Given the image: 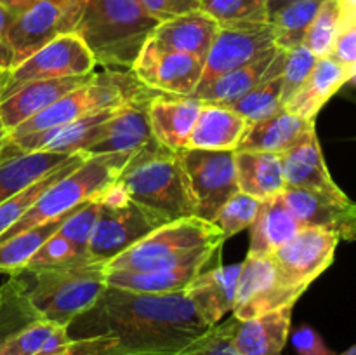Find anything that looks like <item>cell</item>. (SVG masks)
Instances as JSON below:
<instances>
[{
	"mask_svg": "<svg viewBox=\"0 0 356 355\" xmlns=\"http://www.w3.org/2000/svg\"><path fill=\"white\" fill-rule=\"evenodd\" d=\"M211 329L186 292L148 294L111 285L68 326L73 355H184Z\"/></svg>",
	"mask_w": 356,
	"mask_h": 355,
	"instance_id": "6da1fadb",
	"label": "cell"
},
{
	"mask_svg": "<svg viewBox=\"0 0 356 355\" xmlns=\"http://www.w3.org/2000/svg\"><path fill=\"white\" fill-rule=\"evenodd\" d=\"M159 21L141 0H87L73 33L104 68L131 70Z\"/></svg>",
	"mask_w": 356,
	"mask_h": 355,
	"instance_id": "7a4b0ae2",
	"label": "cell"
},
{
	"mask_svg": "<svg viewBox=\"0 0 356 355\" xmlns=\"http://www.w3.org/2000/svg\"><path fill=\"white\" fill-rule=\"evenodd\" d=\"M118 181L131 200L167 223L197 216V204L179 152L165 148L156 139L132 153Z\"/></svg>",
	"mask_w": 356,
	"mask_h": 355,
	"instance_id": "3957f363",
	"label": "cell"
},
{
	"mask_svg": "<svg viewBox=\"0 0 356 355\" xmlns=\"http://www.w3.org/2000/svg\"><path fill=\"white\" fill-rule=\"evenodd\" d=\"M221 230L205 219L184 218L162 225L117 258L108 261L110 271H143L209 263L221 251Z\"/></svg>",
	"mask_w": 356,
	"mask_h": 355,
	"instance_id": "277c9868",
	"label": "cell"
},
{
	"mask_svg": "<svg viewBox=\"0 0 356 355\" xmlns=\"http://www.w3.org/2000/svg\"><path fill=\"white\" fill-rule=\"evenodd\" d=\"M21 274H30L33 278L31 284L26 282L28 296L42 319L63 327L94 306L108 287V263L90 258L66 267Z\"/></svg>",
	"mask_w": 356,
	"mask_h": 355,
	"instance_id": "5b68a950",
	"label": "cell"
},
{
	"mask_svg": "<svg viewBox=\"0 0 356 355\" xmlns=\"http://www.w3.org/2000/svg\"><path fill=\"white\" fill-rule=\"evenodd\" d=\"M131 153L87 157L75 171L56 181L38 197V200L0 237V242L28 228L66 214L86 202L99 198L101 194L120 176Z\"/></svg>",
	"mask_w": 356,
	"mask_h": 355,
	"instance_id": "8992f818",
	"label": "cell"
},
{
	"mask_svg": "<svg viewBox=\"0 0 356 355\" xmlns=\"http://www.w3.org/2000/svg\"><path fill=\"white\" fill-rule=\"evenodd\" d=\"M87 0H38L14 17L0 51V66L13 70L61 35L73 33Z\"/></svg>",
	"mask_w": 356,
	"mask_h": 355,
	"instance_id": "52a82bcc",
	"label": "cell"
},
{
	"mask_svg": "<svg viewBox=\"0 0 356 355\" xmlns=\"http://www.w3.org/2000/svg\"><path fill=\"white\" fill-rule=\"evenodd\" d=\"M179 155L197 204V218L214 223L226 200L238 191L235 152L184 148Z\"/></svg>",
	"mask_w": 356,
	"mask_h": 355,
	"instance_id": "ba28073f",
	"label": "cell"
},
{
	"mask_svg": "<svg viewBox=\"0 0 356 355\" xmlns=\"http://www.w3.org/2000/svg\"><path fill=\"white\" fill-rule=\"evenodd\" d=\"M305 292L306 289L294 287L282 281L271 256L247 254L242 261L233 317L245 320L285 306H294Z\"/></svg>",
	"mask_w": 356,
	"mask_h": 355,
	"instance_id": "9c48e42d",
	"label": "cell"
},
{
	"mask_svg": "<svg viewBox=\"0 0 356 355\" xmlns=\"http://www.w3.org/2000/svg\"><path fill=\"white\" fill-rule=\"evenodd\" d=\"M94 66L96 61L79 35H61L33 52L16 68L9 70L2 100L17 87L33 80L86 77L94 73Z\"/></svg>",
	"mask_w": 356,
	"mask_h": 355,
	"instance_id": "30bf717a",
	"label": "cell"
},
{
	"mask_svg": "<svg viewBox=\"0 0 356 355\" xmlns=\"http://www.w3.org/2000/svg\"><path fill=\"white\" fill-rule=\"evenodd\" d=\"M165 223V219L134 200L122 207L101 205L87 254L94 261L108 263Z\"/></svg>",
	"mask_w": 356,
	"mask_h": 355,
	"instance_id": "8fae6325",
	"label": "cell"
},
{
	"mask_svg": "<svg viewBox=\"0 0 356 355\" xmlns=\"http://www.w3.org/2000/svg\"><path fill=\"white\" fill-rule=\"evenodd\" d=\"M273 49H277V44L270 23L221 26L207 52L197 90L207 87L225 73L263 58Z\"/></svg>",
	"mask_w": 356,
	"mask_h": 355,
	"instance_id": "7c38bea8",
	"label": "cell"
},
{
	"mask_svg": "<svg viewBox=\"0 0 356 355\" xmlns=\"http://www.w3.org/2000/svg\"><path fill=\"white\" fill-rule=\"evenodd\" d=\"M204 59L176 52L148 40L132 65V72L148 89L170 96H193L204 73Z\"/></svg>",
	"mask_w": 356,
	"mask_h": 355,
	"instance_id": "4fadbf2b",
	"label": "cell"
},
{
	"mask_svg": "<svg viewBox=\"0 0 356 355\" xmlns=\"http://www.w3.org/2000/svg\"><path fill=\"white\" fill-rule=\"evenodd\" d=\"M339 237L318 228H302L273 258L282 281L294 287L308 289L332 265Z\"/></svg>",
	"mask_w": 356,
	"mask_h": 355,
	"instance_id": "5bb4252c",
	"label": "cell"
},
{
	"mask_svg": "<svg viewBox=\"0 0 356 355\" xmlns=\"http://www.w3.org/2000/svg\"><path fill=\"white\" fill-rule=\"evenodd\" d=\"M282 198L305 228L325 230L350 242L356 240V204L350 197L285 188Z\"/></svg>",
	"mask_w": 356,
	"mask_h": 355,
	"instance_id": "9a60e30c",
	"label": "cell"
},
{
	"mask_svg": "<svg viewBox=\"0 0 356 355\" xmlns=\"http://www.w3.org/2000/svg\"><path fill=\"white\" fill-rule=\"evenodd\" d=\"M160 94V93H159ZM156 96V94H155ZM155 96L143 97L122 106L110 120L104 122L96 143L83 150L86 157L110 155V153H136L152 143L153 132L149 127L148 106Z\"/></svg>",
	"mask_w": 356,
	"mask_h": 355,
	"instance_id": "2e32d148",
	"label": "cell"
},
{
	"mask_svg": "<svg viewBox=\"0 0 356 355\" xmlns=\"http://www.w3.org/2000/svg\"><path fill=\"white\" fill-rule=\"evenodd\" d=\"M292 308L275 310L252 319L229 317V340L240 355H282L291 336Z\"/></svg>",
	"mask_w": 356,
	"mask_h": 355,
	"instance_id": "e0dca14e",
	"label": "cell"
},
{
	"mask_svg": "<svg viewBox=\"0 0 356 355\" xmlns=\"http://www.w3.org/2000/svg\"><path fill=\"white\" fill-rule=\"evenodd\" d=\"M120 108L115 110H99L76 118L70 124L38 132V134L24 136V138L10 139L23 153L51 152L61 155H75L89 148L97 141L104 122L110 120Z\"/></svg>",
	"mask_w": 356,
	"mask_h": 355,
	"instance_id": "ac0fdd59",
	"label": "cell"
},
{
	"mask_svg": "<svg viewBox=\"0 0 356 355\" xmlns=\"http://www.w3.org/2000/svg\"><path fill=\"white\" fill-rule=\"evenodd\" d=\"M240 271L242 263L202 270L184 291L198 315L211 327L218 326L226 313L235 310Z\"/></svg>",
	"mask_w": 356,
	"mask_h": 355,
	"instance_id": "d6986e66",
	"label": "cell"
},
{
	"mask_svg": "<svg viewBox=\"0 0 356 355\" xmlns=\"http://www.w3.org/2000/svg\"><path fill=\"white\" fill-rule=\"evenodd\" d=\"M204 101L195 96H170L156 94L148 106L149 127L153 138L165 148L184 150L195 127Z\"/></svg>",
	"mask_w": 356,
	"mask_h": 355,
	"instance_id": "ffe728a7",
	"label": "cell"
},
{
	"mask_svg": "<svg viewBox=\"0 0 356 355\" xmlns=\"http://www.w3.org/2000/svg\"><path fill=\"white\" fill-rule=\"evenodd\" d=\"M90 77L92 73L86 77L33 80V82L17 87L14 93L0 101V118H2L3 125L13 131L24 120L37 115L38 111L45 110L52 103L61 100L63 96L89 82Z\"/></svg>",
	"mask_w": 356,
	"mask_h": 355,
	"instance_id": "44dd1931",
	"label": "cell"
},
{
	"mask_svg": "<svg viewBox=\"0 0 356 355\" xmlns=\"http://www.w3.org/2000/svg\"><path fill=\"white\" fill-rule=\"evenodd\" d=\"M280 159L287 188H302L332 197H348L327 169L316 131L280 155Z\"/></svg>",
	"mask_w": 356,
	"mask_h": 355,
	"instance_id": "7402d4cb",
	"label": "cell"
},
{
	"mask_svg": "<svg viewBox=\"0 0 356 355\" xmlns=\"http://www.w3.org/2000/svg\"><path fill=\"white\" fill-rule=\"evenodd\" d=\"M249 125L233 108L204 101L186 148L235 152L242 145Z\"/></svg>",
	"mask_w": 356,
	"mask_h": 355,
	"instance_id": "603a6c76",
	"label": "cell"
},
{
	"mask_svg": "<svg viewBox=\"0 0 356 355\" xmlns=\"http://www.w3.org/2000/svg\"><path fill=\"white\" fill-rule=\"evenodd\" d=\"M219 28L221 26L207 13L195 10L159 23L149 40L163 49L186 52L205 61Z\"/></svg>",
	"mask_w": 356,
	"mask_h": 355,
	"instance_id": "cb8c5ba5",
	"label": "cell"
},
{
	"mask_svg": "<svg viewBox=\"0 0 356 355\" xmlns=\"http://www.w3.org/2000/svg\"><path fill=\"white\" fill-rule=\"evenodd\" d=\"M315 120H306L294 113L280 110L278 113L249 125L238 150H254L284 155L285 152L315 132Z\"/></svg>",
	"mask_w": 356,
	"mask_h": 355,
	"instance_id": "d4e9b609",
	"label": "cell"
},
{
	"mask_svg": "<svg viewBox=\"0 0 356 355\" xmlns=\"http://www.w3.org/2000/svg\"><path fill=\"white\" fill-rule=\"evenodd\" d=\"M351 73L332 58H318L312 75L301 89L284 104V110L306 120H315L334 94L348 84Z\"/></svg>",
	"mask_w": 356,
	"mask_h": 355,
	"instance_id": "484cf974",
	"label": "cell"
},
{
	"mask_svg": "<svg viewBox=\"0 0 356 355\" xmlns=\"http://www.w3.org/2000/svg\"><path fill=\"white\" fill-rule=\"evenodd\" d=\"M235 169L238 190L257 200L282 197L285 184L280 155L254 150H235Z\"/></svg>",
	"mask_w": 356,
	"mask_h": 355,
	"instance_id": "4316f807",
	"label": "cell"
},
{
	"mask_svg": "<svg viewBox=\"0 0 356 355\" xmlns=\"http://www.w3.org/2000/svg\"><path fill=\"white\" fill-rule=\"evenodd\" d=\"M302 228L305 226L292 214L282 197L261 202L259 212L250 225L249 254L271 256L278 247L287 244Z\"/></svg>",
	"mask_w": 356,
	"mask_h": 355,
	"instance_id": "83f0119b",
	"label": "cell"
},
{
	"mask_svg": "<svg viewBox=\"0 0 356 355\" xmlns=\"http://www.w3.org/2000/svg\"><path fill=\"white\" fill-rule=\"evenodd\" d=\"M207 263L183 265L176 268L163 270H143V271H110L106 275V284L111 287L124 289L132 292H148V294H172L184 292L195 277L204 270Z\"/></svg>",
	"mask_w": 356,
	"mask_h": 355,
	"instance_id": "f1b7e54d",
	"label": "cell"
},
{
	"mask_svg": "<svg viewBox=\"0 0 356 355\" xmlns=\"http://www.w3.org/2000/svg\"><path fill=\"white\" fill-rule=\"evenodd\" d=\"M92 111L99 110L96 108L92 93L89 89V82H87L83 86H80L79 89L72 90L70 94L63 96L61 100L52 103L45 110L38 111L37 115L24 120L16 129H13L10 131V139L38 134V132L49 131V129L70 124V122L76 120V118L83 117V115L92 113Z\"/></svg>",
	"mask_w": 356,
	"mask_h": 355,
	"instance_id": "f546056e",
	"label": "cell"
},
{
	"mask_svg": "<svg viewBox=\"0 0 356 355\" xmlns=\"http://www.w3.org/2000/svg\"><path fill=\"white\" fill-rule=\"evenodd\" d=\"M278 51H280L278 47L273 49L268 54H264L263 58L256 59V61L249 63L245 66H240V68L233 70V72L225 73V75L216 79L214 82L209 84L204 89L195 90L193 96L197 100L205 101V103L232 106L233 103H236L240 97L250 93L261 82V79L268 72L273 59L277 58Z\"/></svg>",
	"mask_w": 356,
	"mask_h": 355,
	"instance_id": "4dcf8cb0",
	"label": "cell"
},
{
	"mask_svg": "<svg viewBox=\"0 0 356 355\" xmlns=\"http://www.w3.org/2000/svg\"><path fill=\"white\" fill-rule=\"evenodd\" d=\"M40 319L42 315L30 301L23 274L9 275L0 285V354L24 327Z\"/></svg>",
	"mask_w": 356,
	"mask_h": 355,
	"instance_id": "1f68e13d",
	"label": "cell"
},
{
	"mask_svg": "<svg viewBox=\"0 0 356 355\" xmlns=\"http://www.w3.org/2000/svg\"><path fill=\"white\" fill-rule=\"evenodd\" d=\"M285 54L287 52L280 49L261 82L229 106L236 113L242 115L249 124H256L284 110L282 108V72H284Z\"/></svg>",
	"mask_w": 356,
	"mask_h": 355,
	"instance_id": "d6a6232c",
	"label": "cell"
},
{
	"mask_svg": "<svg viewBox=\"0 0 356 355\" xmlns=\"http://www.w3.org/2000/svg\"><path fill=\"white\" fill-rule=\"evenodd\" d=\"M68 157L51 152H31L0 164V204L19 194L47 173L61 166Z\"/></svg>",
	"mask_w": 356,
	"mask_h": 355,
	"instance_id": "836d02e7",
	"label": "cell"
},
{
	"mask_svg": "<svg viewBox=\"0 0 356 355\" xmlns=\"http://www.w3.org/2000/svg\"><path fill=\"white\" fill-rule=\"evenodd\" d=\"M83 205V204H82ZM80 207V205H79ZM79 207L72 209L66 214L58 216V218L45 221L42 225L28 228L17 235L9 237V239L0 242V274L6 275H17L26 268L28 261L31 260L35 253L42 247V244L54 235L63 223L73 214Z\"/></svg>",
	"mask_w": 356,
	"mask_h": 355,
	"instance_id": "e575fe53",
	"label": "cell"
},
{
	"mask_svg": "<svg viewBox=\"0 0 356 355\" xmlns=\"http://www.w3.org/2000/svg\"><path fill=\"white\" fill-rule=\"evenodd\" d=\"M72 345L68 327L40 319L14 336L0 355H58L70 352Z\"/></svg>",
	"mask_w": 356,
	"mask_h": 355,
	"instance_id": "d590c367",
	"label": "cell"
},
{
	"mask_svg": "<svg viewBox=\"0 0 356 355\" xmlns=\"http://www.w3.org/2000/svg\"><path fill=\"white\" fill-rule=\"evenodd\" d=\"M322 3L323 0H301V2L289 3L271 14L268 23L273 30L277 47L282 51H291L298 45H302Z\"/></svg>",
	"mask_w": 356,
	"mask_h": 355,
	"instance_id": "8d00e7d4",
	"label": "cell"
},
{
	"mask_svg": "<svg viewBox=\"0 0 356 355\" xmlns=\"http://www.w3.org/2000/svg\"><path fill=\"white\" fill-rule=\"evenodd\" d=\"M86 159L87 157L83 155L82 152L68 157V159H66L61 166L56 167L54 171H51V173H47L45 176H42L40 180L35 181V183L23 188L19 194L13 195V197L7 198L6 202H2V204H0V237H2L3 233L21 218V216L38 200V197H40L47 188H51L56 181H59L61 178H65L66 174L75 171Z\"/></svg>",
	"mask_w": 356,
	"mask_h": 355,
	"instance_id": "74e56055",
	"label": "cell"
},
{
	"mask_svg": "<svg viewBox=\"0 0 356 355\" xmlns=\"http://www.w3.org/2000/svg\"><path fill=\"white\" fill-rule=\"evenodd\" d=\"M202 10L219 26L268 23V0H202Z\"/></svg>",
	"mask_w": 356,
	"mask_h": 355,
	"instance_id": "f35d334b",
	"label": "cell"
},
{
	"mask_svg": "<svg viewBox=\"0 0 356 355\" xmlns=\"http://www.w3.org/2000/svg\"><path fill=\"white\" fill-rule=\"evenodd\" d=\"M341 30V6L339 0H323L316 13L302 45L309 49L316 58H329L336 38Z\"/></svg>",
	"mask_w": 356,
	"mask_h": 355,
	"instance_id": "ab89813d",
	"label": "cell"
},
{
	"mask_svg": "<svg viewBox=\"0 0 356 355\" xmlns=\"http://www.w3.org/2000/svg\"><path fill=\"white\" fill-rule=\"evenodd\" d=\"M259 207L261 200L238 190L222 205L221 211L216 216L214 225L221 230L226 240L229 237H235L236 233L243 232V230L250 228L257 212H259Z\"/></svg>",
	"mask_w": 356,
	"mask_h": 355,
	"instance_id": "60d3db41",
	"label": "cell"
},
{
	"mask_svg": "<svg viewBox=\"0 0 356 355\" xmlns=\"http://www.w3.org/2000/svg\"><path fill=\"white\" fill-rule=\"evenodd\" d=\"M86 258L89 256L80 253L66 237H63L61 233L56 232L54 235L49 237V239L42 244L40 249L31 256V260L28 261L26 268H24L23 271L66 267V265L76 263V261H82L86 260ZM90 260H92V258H90Z\"/></svg>",
	"mask_w": 356,
	"mask_h": 355,
	"instance_id": "b9f144b4",
	"label": "cell"
},
{
	"mask_svg": "<svg viewBox=\"0 0 356 355\" xmlns=\"http://www.w3.org/2000/svg\"><path fill=\"white\" fill-rule=\"evenodd\" d=\"M285 52L287 54H285L284 72H282V108L301 89L318 61V58L306 45H298Z\"/></svg>",
	"mask_w": 356,
	"mask_h": 355,
	"instance_id": "7bdbcfd3",
	"label": "cell"
},
{
	"mask_svg": "<svg viewBox=\"0 0 356 355\" xmlns=\"http://www.w3.org/2000/svg\"><path fill=\"white\" fill-rule=\"evenodd\" d=\"M99 207L101 205L99 202H97V198L86 202V204L80 205V207L63 223L61 228L58 230L63 237H66V239L83 254H87V246H89L94 226H96ZM87 256H89V254H87Z\"/></svg>",
	"mask_w": 356,
	"mask_h": 355,
	"instance_id": "ee69618b",
	"label": "cell"
},
{
	"mask_svg": "<svg viewBox=\"0 0 356 355\" xmlns=\"http://www.w3.org/2000/svg\"><path fill=\"white\" fill-rule=\"evenodd\" d=\"M184 355H240L229 340V320L212 327Z\"/></svg>",
	"mask_w": 356,
	"mask_h": 355,
	"instance_id": "f6af8a7d",
	"label": "cell"
},
{
	"mask_svg": "<svg viewBox=\"0 0 356 355\" xmlns=\"http://www.w3.org/2000/svg\"><path fill=\"white\" fill-rule=\"evenodd\" d=\"M143 7L159 23L183 14L202 10V0H141Z\"/></svg>",
	"mask_w": 356,
	"mask_h": 355,
	"instance_id": "bcb514c9",
	"label": "cell"
},
{
	"mask_svg": "<svg viewBox=\"0 0 356 355\" xmlns=\"http://www.w3.org/2000/svg\"><path fill=\"white\" fill-rule=\"evenodd\" d=\"M329 58L353 73L356 70V19L341 26Z\"/></svg>",
	"mask_w": 356,
	"mask_h": 355,
	"instance_id": "7dc6e473",
	"label": "cell"
},
{
	"mask_svg": "<svg viewBox=\"0 0 356 355\" xmlns=\"http://www.w3.org/2000/svg\"><path fill=\"white\" fill-rule=\"evenodd\" d=\"M291 340L298 355H334L322 336L309 326L298 327Z\"/></svg>",
	"mask_w": 356,
	"mask_h": 355,
	"instance_id": "c3c4849f",
	"label": "cell"
},
{
	"mask_svg": "<svg viewBox=\"0 0 356 355\" xmlns=\"http://www.w3.org/2000/svg\"><path fill=\"white\" fill-rule=\"evenodd\" d=\"M97 202H99L101 205H108V207H122V205H125L127 202H131V197H129L125 187L117 178V181H113V183L101 194Z\"/></svg>",
	"mask_w": 356,
	"mask_h": 355,
	"instance_id": "681fc988",
	"label": "cell"
},
{
	"mask_svg": "<svg viewBox=\"0 0 356 355\" xmlns=\"http://www.w3.org/2000/svg\"><path fill=\"white\" fill-rule=\"evenodd\" d=\"M19 155H24V153L10 141V131L3 125L2 118H0V164Z\"/></svg>",
	"mask_w": 356,
	"mask_h": 355,
	"instance_id": "f907efd6",
	"label": "cell"
},
{
	"mask_svg": "<svg viewBox=\"0 0 356 355\" xmlns=\"http://www.w3.org/2000/svg\"><path fill=\"white\" fill-rule=\"evenodd\" d=\"M37 2L38 0H0V6H2L7 13L13 14L14 17H17L23 13H26L28 9H31Z\"/></svg>",
	"mask_w": 356,
	"mask_h": 355,
	"instance_id": "816d5d0a",
	"label": "cell"
},
{
	"mask_svg": "<svg viewBox=\"0 0 356 355\" xmlns=\"http://www.w3.org/2000/svg\"><path fill=\"white\" fill-rule=\"evenodd\" d=\"M341 26L356 19V0H339Z\"/></svg>",
	"mask_w": 356,
	"mask_h": 355,
	"instance_id": "f5cc1de1",
	"label": "cell"
},
{
	"mask_svg": "<svg viewBox=\"0 0 356 355\" xmlns=\"http://www.w3.org/2000/svg\"><path fill=\"white\" fill-rule=\"evenodd\" d=\"M14 16L10 13H7L2 6H0V51L3 47V40H6L7 30H9L10 23H13Z\"/></svg>",
	"mask_w": 356,
	"mask_h": 355,
	"instance_id": "db71d44e",
	"label": "cell"
},
{
	"mask_svg": "<svg viewBox=\"0 0 356 355\" xmlns=\"http://www.w3.org/2000/svg\"><path fill=\"white\" fill-rule=\"evenodd\" d=\"M294 2H301V0H268V17H270L271 14L277 13V10H280L282 7Z\"/></svg>",
	"mask_w": 356,
	"mask_h": 355,
	"instance_id": "11a10c76",
	"label": "cell"
},
{
	"mask_svg": "<svg viewBox=\"0 0 356 355\" xmlns=\"http://www.w3.org/2000/svg\"><path fill=\"white\" fill-rule=\"evenodd\" d=\"M334 355H356V345H353L351 348H348V350L343 352V354H334Z\"/></svg>",
	"mask_w": 356,
	"mask_h": 355,
	"instance_id": "9f6ffc18",
	"label": "cell"
},
{
	"mask_svg": "<svg viewBox=\"0 0 356 355\" xmlns=\"http://www.w3.org/2000/svg\"><path fill=\"white\" fill-rule=\"evenodd\" d=\"M348 84H351V86L356 87V70H355L353 73H351V77H350V80H348Z\"/></svg>",
	"mask_w": 356,
	"mask_h": 355,
	"instance_id": "6f0895ef",
	"label": "cell"
},
{
	"mask_svg": "<svg viewBox=\"0 0 356 355\" xmlns=\"http://www.w3.org/2000/svg\"><path fill=\"white\" fill-rule=\"evenodd\" d=\"M58 355H73V352L72 348H70V352H65V354H58Z\"/></svg>",
	"mask_w": 356,
	"mask_h": 355,
	"instance_id": "680465c9",
	"label": "cell"
},
{
	"mask_svg": "<svg viewBox=\"0 0 356 355\" xmlns=\"http://www.w3.org/2000/svg\"><path fill=\"white\" fill-rule=\"evenodd\" d=\"M0 70H3V68H2V66H0Z\"/></svg>",
	"mask_w": 356,
	"mask_h": 355,
	"instance_id": "91938a15",
	"label": "cell"
}]
</instances>
